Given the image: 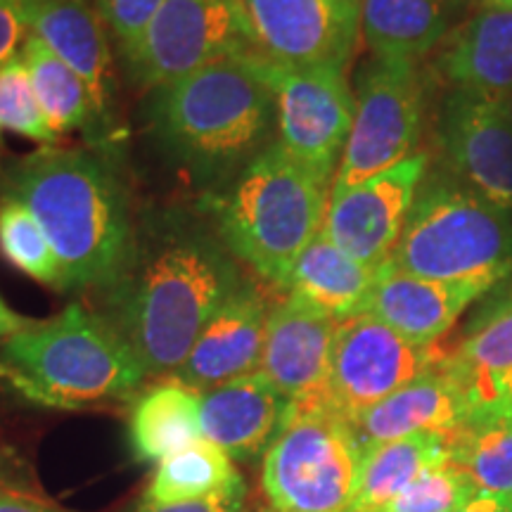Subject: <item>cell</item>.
Listing matches in <instances>:
<instances>
[{"label":"cell","mask_w":512,"mask_h":512,"mask_svg":"<svg viewBox=\"0 0 512 512\" xmlns=\"http://www.w3.org/2000/svg\"><path fill=\"white\" fill-rule=\"evenodd\" d=\"M247 275L207 216L181 207L136 221V238L119 278L102 290V316L147 375H174L204 325Z\"/></svg>","instance_id":"1"},{"label":"cell","mask_w":512,"mask_h":512,"mask_svg":"<svg viewBox=\"0 0 512 512\" xmlns=\"http://www.w3.org/2000/svg\"><path fill=\"white\" fill-rule=\"evenodd\" d=\"M143 107L147 136L202 195L228 185L278 140L275 98L256 53L162 83Z\"/></svg>","instance_id":"2"},{"label":"cell","mask_w":512,"mask_h":512,"mask_svg":"<svg viewBox=\"0 0 512 512\" xmlns=\"http://www.w3.org/2000/svg\"><path fill=\"white\" fill-rule=\"evenodd\" d=\"M5 192L29 207L60 264V290L102 292L119 278L136 238L131 197L110 155L41 147L17 159Z\"/></svg>","instance_id":"3"},{"label":"cell","mask_w":512,"mask_h":512,"mask_svg":"<svg viewBox=\"0 0 512 512\" xmlns=\"http://www.w3.org/2000/svg\"><path fill=\"white\" fill-rule=\"evenodd\" d=\"M145 368L102 313L69 304L48 320H29L0 342V382L31 403L60 411L131 401Z\"/></svg>","instance_id":"4"},{"label":"cell","mask_w":512,"mask_h":512,"mask_svg":"<svg viewBox=\"0 0 512 512\" xmlns=\"http://www.w3.org/2000/svg\"><path fill=\"white\" fill-rule=\"evenodd\" d=\"M332 183L275 140L200 209L228 252L280 290L299 254L323 230Z\"/></svg>","instance_id":"5"},{"label":"cell","mask_w":512,"mask_h":512,"mask_svg":"<svg viewBox=\"0 0 512 512\" xmlns=\"http://www.w3.org/2000/svg\"><path fill=\"white\" fill-rule=\"evenodd\" d=\"M508 216L463 183L425 176L387 264L420 278L494 287L512 271Z\"/></svg>","instance_id":"6"},{"label":"cell","mask_w":512,"mask_h":512,"mask_svg":"<svg viewBox=\"0 0 512 512\" xmlns=\"http://www.w3.org/2000/svg\"><path fill=\"white\" fill-rule=\"evenodd\" d=\"M361 456L351 422L328 401L290 403L283 430L261 458V512H344Z\"/></svg>","instance_id":"7"},{"label":"cell","mask_w":512,"mask_h":512,"mask_svg":"<svg viewBox=\"0 0 512 512\" xmlns=\"http://www.w3.org/2000/svg\"><path fill=\"white\" fill-rule=\"evenodd\" d=\"M356 110L332 192H342L413 157L425 126L418 62L370 60L356 76Z\"/></svg>","instance_id":"8"},{"label":"cell","mask_w":512,"mask_h":512,"mask_svg":"<svg viewBox=\"0 0 512 512\" xmlns=\"http://www.w3.org/2000/svg\"><path fill=\"white\" fill-rule=\"evenodd\" d=\"M254 53L242 0H164L136 48L121 60L131 81L152 91L209 64Z\"/></svg>","instance_id":"9"},{"label":"cell","mask_w":512,"mask_h":512,"mask_svg":"<svg viewBox=\"0 0 512 512\" xmlns=\"http://www.w3.org/2000/svg\"><path fill=\"white\" fill-rule=\"evenodd\" d=\"M259 67L275 98L278 143L332 183L354 126L347 67H280L261 55Z\"/></svg>","instance_id":"10"},{"label":"cell","mask_w":512,"mask_h":512,"mask_svg":"<svg viewBox=\"0 0 512 512\" xmlns=\"http://www.w3.org/2000/svg\"><path fill=\"white\" fill-rule=\"evenodd\" d=\"M441 344H415L370 313L339 320L325 399L349 422L439 366Z\"/></svg>","instance_id":"11"},{"label":"cell","mask_w":512,"mask_h":512,"mask_svg":"<svg viewBox=\"0 0 512 512\" xmlns=\"http://www.w3.org/2000/svg\"><path fill=\"white\" fill-rule=\"evenodd\" d=\"M254 48L280 67H349L361 0H242Z\"/></svg>","instance_id":"12"},{"label":"cell","mask_w":512,"mask_h":512,"mask_svg":"<svg viewBox=\"0 0 512 512\" xmlns=\"http://www.w3.org/2000/svg\"><path fill=\"white\" fill-rule=\"evenodd\" d=\"M425 152L342 192H330L323 233L366 266L382 268L392 259L396 242L427 176Z\"/></svg>","instance_id":"13"},{"label":"cell","mask_w":512,"mask_h":512,"mask_svg":"<svg viewBox=\"0 0 512 512\" xmlns=\"http://www.w3.org/2000/svg\"><path fill=\"white\" fill-rule=\"evenodd\" d=\"M439 140L463 185L512 214V126L494 102L453 91L441 114Z\"/></svg>","instance_id":"14"},{"label":"cell","mask_w":512,"mask_h":512,"mask_svg":"<svg viewBox=\"0 0 512 512\" xmlns=\"http://www.w3.org/2000/svg\"><path fill=\"white\" fill-rule=\"evenodd\" d=\"M337 325L316 306L283 294L268 311L259 373L290 403L325 399Z\"/></svg>","instance_id":"15"},{"label":"cell","mask_w":512,"mask_h":512,"mask_svg":"<svg viewBox=\"0 0 512 512\" xmlns=\"http://www.w3.org/2000/svg\"><path fill=\"white\" fill-rule=\"evenodd\" d=\"M271 304L256 280H242L204 325L183 366L171 377L202 394L223 382L259 373Z\"/></svg>","instance_id":"16"},{"label":"cell","mask_w":512,"mask_h":512,"mask_svg":"<svg viewBox=\"0 0 512 512\" xmlns=\"http://www.w3.org/2000/svg\"><path fill=\"white\" fill-rule=\"evenodd\" d=\"M290 399L261 373L223 382L200 394L204 439L219 446L230 460L256 463L283 430Z\"/></svg>","instance_id":"17"},{"label":"cell","mask_w":512,"mask_h":512,"mask_svg":"<svg viewBox=\"0 0 512 512\" xmlns=\"http://www.w3.org/2000/svg\"><path fill=\"white\" fill-rule=\"evenodd\" d=\"M22 10L29 34L86 81L102 121L110 126L117 95L112 46L91 0H31Z\"/></svg>","instance_id":"18"},{"label":"cell","mask_w":512,"mask_h":512,"mask_svg":"<svg viewBox=\"0 0 512 512\" xmlns=\"http://www.w3.org/2000/svg\"><path fill=\"white\" fill-rule=\"evenodd\" d=\"M489 290L491 287L477 283H444V280L420 278L392 264H384L377 271L363 313L382 320L411 342L430 347L439 344L467 306Z\"/></svg>","instance_id":"19"},{"label":"cell","mask_w":512,"mask_h":512,"mask_svg":"<svg viewBox=\"0 0 512 512\" xmlns=\"http://www.w3.org/2000/svg\"><path fill=\"white\" fill-rule=\"evenodd\" d=\"M472 413L470 401L444 361L351 420L361 451L413 434H451Z\"/></svg>","instance_id":"20"},{"label":"cell","mask_w":512,"mask_h":512,"mask_svg":"<svg viewBox=\"0 0 512 512\" xmlns=\"http://www.w3.org/2000/svg\"><path fill=\"white\" fill-rule=\"evenodd\" d=\"M453 91L498 100L512 91V10L482 8L448 34L437 60Z\"/></svg>","instance_id":"21"},{"label":"cell","mask_w":512,"mask_h":512,"mask_svg":"<svg viewBox=\"0 0 512 512\" xmlns=\"http://www.w3.org/2000/svg\"><path fill=\"white\" fill-rule=\"evenodd\" d=\"M377 271L380 268L354 259L320 230L294 261L280 290L335 320H347L366 309Z\"/></svg>","instance_id":"22"},{"label":"cell","mask_w":512,"mask_h":512,"mask_svg":"<svg viewBox=\"0 0 512 512\" xmlns=\"http://www.w3.org/2000/svg\"><path fill=\"white\" fill-rule=\"evenodd\" d=\"M472 411L512 403V299L494 306L444 358Z\"/></svg>","instance_id":"23"},{"label":"cell","mask_w":512,"mask_h":512,"mask_svg":"<svg viewBox=\"0 0 512 512\" xmlns=\"http://www.w3.org/2000/svg\"><path fill=\"white\" fill-rule=\"evenodd\" d=\"M22 60L34 83L38 105L57 136L83 133L93 150L110 155L112 128L102 121L86 81L31 34L22 48Z\"/></svg>","instance_id":"24"},{"label":"cell","mask_w":512,"mask_h":512,"mask_svg":"<svg viewBox=\"0 0 512 512\" xmlns=\"http://www.w3.org/2000/svg\"><path fill=\"white\" fill-rule=\"evenodd\" d=\"M200 392L176 377L147 387L128 413V446L140 463H159L202 441Z\"/></svg>","instance_id":"25"},{"label":"cell","mask_w":512,"mask_h":512,"mask_svg":"<svg viewBox=\"0 0 512 512\" xmlns=\"http://www.w3.org/2000/svg\"><path fill=\"white\" fill-rule=\"evenodd\" d=\"M453 0H361V36L373 57L420 62L448 36Z\"/></svg>","instance_id":"26"},{"label":"cell","mask_w":512,"mask_h":512,"mask_svg":"<svg viewBox=\"0 0 512 512\" xmlns=\"http://www.w3.org/2000/svg\"><path fill=\"white\" fill-rule=\"evenodd\" d=\"M448 460L477 494L512 501V403L467 415L448 434Z\"/></svg>","instance_id":"27"},{"label":"cell","mask_w":512,"mask_h":512,"mask_svg":"<svg viewBox=\"0 0 512 512\" xmlns=\"http://www.w3.org/2000/svg\"><path fill=\"white\" fill-rule=\"evenodd\" d=\"M448 458V434H413L363 451L354 494L344 512H380L427 467Z\"/></svg>","instance_id":"28"},{"label":"cell","mask_w":512,"mask_h":512,"mask_svg":"<svg viewBox=\"0 0 512 512\" xmlns=\"http://www.w3.org/2000/svg\"><path fill=\"white\" fill-rule=\"evenodd\" d=\"M240 482L245 479L235 470L233 460L219 446L202 439L174 456L159 460L143 501L155 505L197 501V498L223 494Z\"/></svg>","instance_id":"29"},{"label":"cell","mask_w":512,"mask_h":512,"mask_svg":"<svg viewBox=\"0 0 512 512\" xmlns=\"http://www.w3.org/2000/svg\"><path fill=\"white\" fill-rule=\"evenodd\" d=\"M0 254L36 283L60 290V264L46 230L27 204L10 192H3L0 197Z\"/></svg>","instance_id":"30"},{"label":"cell","mask_w":512,"mask_h":512,"mask_svg":"<svg viewBox=\"0 0 512 512\" xmlns=\"http://www.w3.org/2000/svg\"><path fill=\"white\" fill-rule=\"evenodd\" d=\"M0 131L41 143V147L60 145V136L48 124L46 114L38 105L34 83L22 53L0 67Z\"/></svg>","instance_id":"31"},{"label":"cell","mask_w":512,"mask_h":512,"mask_svg":"<svg viewBox=\"0 0 512 512\" xmlns=\"http://www.w3.org/2000/svg\"><path fill=\"white\" fill-rule=\"evenodd\" d=\"M475 496L477 489L470 479L446 458L422 470L380 512H453Z\"/></svg>","instance_id":"32"},{"label":"cell","mask_w":512,"mask_h":512,"mask_svg":"<svg viewBox=\"0 0 512 512\" xmlns=\"http://www.w3.org/2000/svg\"><path fill=\"white\" fill-rule=\"evenodd\" d=\"M91 3L107 34L117 43L119 55L126 57L143 38L164 0H91Z\"/></svg>","instance_id":"33"},{"label":"cell","mask_w":512,"mask_h":512,"mask_svg":"<svg viewBox=\"0 0 512 512\" xmlns=\"http://www.w3.org/2000/svg\"><path fill=\"white\" fill-rule=\"evenodd\" d=\"M0 512H74L62 508L38 489L24 482L10 470L8 460L0 453Z\"/></svg>","instance_id":"34"},{"label":"cell","mask_w":512,"mask_h":512,"mask_svg":"<svg viewBox=\"0 0 512 512\" xmlns=\"http://www.w3.org/2000/svg\"><path fill=\"white\" fill-rule=\"evenodd\" d=\"M128 512H254L249 505V491L247 484L240 482L233 489L223 491V494L197 498V501H183V503H169V505H155L140 501L136 508Z\"/></svg>","instance_id":"35"},{"label":"cell","mask_w":512,"mask_h":512,"mask_svg":"<svg viewBox=\"0 0 512 512\" xmlns=\"http://www.w3.org/2000/svg\"><path fill=\"white\" fill-rule=\"evenodd\" d=\"M27 38L29 27L24 10L19 5L0 3V67L19 57Z\"/></svg>","instance_id":"36"},{"label":"cell","mask_w":512,"mask_h":512,"mask_svg":"<svg viewBox=\"0 0 512 512\" xmlns=\"http://www.w3.org/2000/svg\"><path fill=\"white\" fill-rule=\"evenodd\" d=\"M453 512H512V501H505V498H496V496L477 494L475 498H470V501H467L465 505H460V508Z\"/></svg>","instance_id":"37"},{"label":"cell","mask_w":512,"mask_h":512,"mask_svg":"<svg viewBox=\"0 0 512 512\" xmlns=\"http://www.w3.org/2000/svg\"><path fill=\"white\" fill-rule=\"evenodd\" d=\"M27 323H29L27 318L19 316V313L12 311L10 306L0 299V342L15 335V332L22 330Z\"/></svg>","instance_id":"38"},{"label":"cell","mask_w":512,"mask_h":512,"mask_svg":"<svg viewBox=\"0 0 512 512\" xmlns=\"http://www.w3.org/2000/svg\"><path fill=\"white\" fill-rule=\"evenodd\" d=\"M494 105H496V110L503 114V119L508 121V124L512 126V91H510V93H505L503 98L494 100Z\"/></svg>","instance_id":"39"},{"label":"cell","mask_w":512,"mask_h":512,"mask_svg":"<svg viewBox=\"0 0 512 512\" xmlns=\"http://www.w3.org/2000/svg\"><path fill=\"white\" fill-rule=\"evenodd\" d=\"M482 8H503V10H512V0H482Z\"/></svg>","instance_id":"40"},{"label":"cell","mask_w":512,"mask_h":512,"mask_svg":"<svg viewBox=\"0 0 512 512\" xmlns=\"http://www.w3.org/2000/svg\"><path fill=\"white\" fill-rule=\"evenodd\" d=\"M0 3H10V5H19V8H24V5L31 3V0H0Z\"/></svg>","instance_id":"41"}]
</instances>
